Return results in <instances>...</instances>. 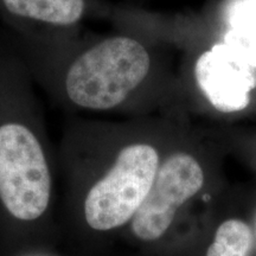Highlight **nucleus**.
<instances>
[{
    "instance_id": "nucleus-1",
    "label": "nucleus",
    "mask_w": 256,
    "mask_h": 256,
    "mask_svg": "<svg viewBox=\"0 0 256 256\" xmlns=\"http://www.w3.org/2000/svg\"><path fill=\"white\" fill-rule=\"evenodd\" d=\"M6 28L4 36L34 84L63 110H118L142 90L152 74L151 52L132 36L90 40L78 28Z\"/></svg>"
},
{
    "instance_id": "nucleus-2",
    "label": "nucleus",
    "mask_w": 256,
    "mask_h": 256,
    "mask_svg": "<svg viewBox=\"0 0 256 256\" xmlns=\"http://www.w3.org/2000/svg\"><path fill=\"white\" fill-rule=\"evenodd\" d=\"M48 130L34 82L0 36V206L22 223L40 220L54 192Z\"/></svg>"
},
{
    "instance_id": "nucleus-3",
    "label": "nucleus",
    "mask_w": 256,
    "mask_h": 256,
    "mask_svg": "<svg viewBox=\"0 0 256 256\" xmlns=\"http://www.w3.org/2000/svg\"><path fill=\"white\" fill-rule=\"evenodd\" d=\"M160 162L152 142L130 138L100 172L66 164L72 200L89 228L110 232L130 223L151 190Z\"/></svg>"
},
{
    "instance_id": "nucleus-4",
    "label": "nucleus",
    "mask_w": 256,
    "mask_h": 256,
    "mask_svg": "<svg viewBox=\"0 0 256 256\" xmlns=\"http://www.w3.org/2000/svg\"><path fill=\"white\" fill-rule=\"evenodd\" d=\"M206 176L194 156L176 152L160 162L151 190L130 222L142 242L158 241L171 228L178 210L202 190Z\"/></svg>"
},
{
    "instance_id": "nucleus-5",
    "label": "nucleus",
    "mask_w": 256,
    "mask_h": 256,
    "mask_svg": "<svg viewBox=\"0 0 256 256\" xmlns=\"http://www.w3.org/2000/svg\"><path fill=\"white\" fill-rule=\"evenodd\" d=\"M202 92L216 110L234 113L248 107L256 86L252 66L226 44L202 54L194 68Z\"/></svg>"
},
{
    "instance_id": "nucleus-6",
    "label": "nucleus",
    "mask_w": 256,
    "mask_h": 256,
    "mask_svg": "<svg viewBox=\"0 0 256 256\" xmlns=\"http://www.w3.org/2000/svg\"><path fill=\"white\" fill-rule=\"evenodd\" d=\"M87 14L88 0H0L5 24L28 28H78Z\"/></svg>"
},
{
    "instance_id": "nucleus-7",
    "label": "nucleus",
    "mask_w": 256,
    "mask_h": 256,
    "mask_svg": "<svg viewBox=\"0 0 256 256\" xmlns=\"http://www.w3.org/2000/svg\"><path fill=\"white\" fill-rule=\"evenodd\" d=\"M254 241L255 235L247 222L226 220L217 226L206 256H250Z\"/></svg>"
},
{
    "instance_id": "nucleus-8",
    "label": "nucleus",
    "mask_w": 256,
    "mask_h": 256,
    "mask_svg": "<svg viewBox=\"0 0 256 256\" xmlns=\"http://www.w3.org/2000/svg\"><path fill=\"white\" fill-rule=\"evenodd\" d=\"M224 44L249 66H256V31L232 28Z\"/></svg>"
},
{
    "instance_id": "nucleus-9",
    "label": "nucleus",
    "mask_w": 256,
    "mask_h": 256,
    "mask_svg": "<svg viewBox=\"0 0 256 256\" xmlns=\"http://www.w3.org/2000/svg\"><path fill=\"white\" fill-rule=\"evenodd\" d=\"M232 28L256 31V0H246L236 5L232 12Z\"/></svg>"
},
{
    "instance_id": "nucleus-10",
    "label": "nucleus",
    "mask_w": 256,
    "mask_h": 256,
    "mask_svg": "<svg viewBox=\"0 0 256 256\" xmlns=\"http://www.w3.org/2000/svg\"><path fill=\"white\" fill-rule=\"evenodd\" d=\"M255 238H256V217H255Z\"/></svg>"
}]
</instances>
